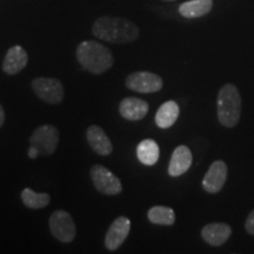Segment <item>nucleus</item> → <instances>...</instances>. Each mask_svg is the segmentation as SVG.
<instances>
[{
    "mask_svg": "<svg viewBox=\"0 0 254 254\" xmlns=\"http://www.w3.org/2000/svg\"><path fill=\"white\" fill-rule=\"evenodd\" d=\"M32 88L37 97L47 104L57 105L64 99V87L56 78H36L32 80Z\"/></svg>",
    "mask_w": 254,
    "mask_h": 254,
    "instance_id": "6e6552de",
    "label": "nucleus"
},
{
    "mask_svg": "<svg viewBox=\"0 0 254 254\" xmlns=\"http://www.w3.org/2000/svg\"><path fill=\"white\" fill-rule=\"evenodd\" d=\"M92 182L98 192L106 195H117L122 193L123 186L118 177L103 165H93L90 171Z\"/></svg>",
    "mask_w": 254,
    "mask_h": 254,
    "instance_id": "20e7f679",
    "label": "nucleus"
},
{
    "mask_svg": "<svg viewBox=\"0 0 254 254\" xmlns=\"http://www.w3.org/2000/svg\"><path fill=\"white\" fill-rule=\"evenodd\" d=\"M213 8V0H190L179 6V13L184 18L195 19L208 14Z\"/></svg>",
    "mask_w": 254,
    "mask_h": 254,
    "instance_id": "f3484780",
    "label": "nucleus"
},
{
    "mask_svg": "<svg viewBox=\"0 0 254 254\" xmlns=\"http://www.w3.org/2000/svg\"><path fill=\"white\" fill-rule=\"evenodd\" d=\"M232 236V227L225 222H211L201 230V238L209 246L224 245Z\"/></svg>",
    "mask_w": 254,
    "mask_h": 254,
    "instance_id": "9b49d317",
    "label": "nucleus"
},
{
    "mask_svg": "<svg viewBox=\"0 0 254 254\" xmlns=\"http://www.w3.org/2000/svg\"><path fill=\"white\" fill-rule=\"evenodd\" d=\"M147 218L152 224L161 226H172L176 222V213L167 206H153L148 209Z\"/></svg>",
    "mask_w": 254,
    "mask_h": 254,
    "instance_id": "6ab92c4d",
    "label": "nucleus"
},
{
    "mask_svg": "<svg viewBox=\"0 0 254 254\" xmlns=\"http://www.w3.org/2000/svg\"><path fill=\"white\" fill-rule=\"evenodd\" d=\"M245 230L251 236H254V209L247 215L245 221Z\"/></svg>",
    "mask_w": 254,
    "mask_h": 254,
    "instance_id": "412c9836",
    "label": "nucleus"
},
{
    "mask_svg": "<svg viewBox=\"0 0 254 254\" xmlns=\"http://www.w3.org/2000/svg\"><path fill=\"white\" fill-rule=\"evenodd\" d=\"M129 230H131V220L128 218H117L105 237V247L110 251L118 250L128 237Z\"/></svg>",
    "mask_w": 254,
    "mask_h": 254,
    "instance_id": "9d476101",
    "label": "nucleus"
},
{
    "mask_svg": "<svg viewBox=\"0 0 254 254\" xmlns=\"http://www.w3.org/2000/svg\"><path fill=\"white\" fill-rule=\"evenodd\" d=\"M147 101L135 97H128L122 100L119 105V113L124 119L129 122H138L144 119L148 112Z\"/></svg>",
    "mask_w": 254,
    "mask_h": 254,
    "instance_id": "ddd939ff",
    "label": "nucleus"
},
{
    "mask_svg": "<svg viewBox=\"0 0 254 254\" xmlns=\"http://www.w3.org/2000/svg\"><path fill=\"white\" fill-rule=\"evenodd\" d=\"M4 122H5V112H4V109H2V106L0 105V127L2 126Z\"/></svg>",
    "mask_w": 254,
    "mask_h": 254,
    "instance_id": "5701e85b",
    "label": "nucleus"
},
{
    "mask_svg": "<svg viewBox=\"0 0 254 254\" xmlns=\"http://www.w3.org/2000/svg\"><path fill=\"white\" fill-rule=\"evenodd\" d=\"M51 233L62 243H71L77 234V227L68 212L58 209L53 212L49 220Z\"/></svg>",
    "mask_w": 254,
    "mask_h": 254,
    "instance_id": "423d86ee",
    "label": "nucleus"
},
{
    "mask_svg": "<svg viewBox=\"0 0 254 254\" xmlns=\"http://www.w3.org/2000/svg\"><path fill=\"white\" fill-rule=\"evenodd\" d=\"M31 146H34L41 155H49L55 153L59 142V131L53 125L39 126L32 133L30 138Z\"/></svg>",
    "mask_w": 254,
    "mask_h": 254,
    "instance_id": "0eeeda50",
    "label": "nucleus"
},
{
    "mask_svg": "<svg viewBox=\"0 0 254 254\" xmlns=\"http://www.w3.org/2000/svg\"><path fill=\"white\" fill-rule=\"evenodd\" d=\"M28 62L27 52L23 47L15 45L11 47L6 53L4 62H2V71L9 75L18 74L26 67Z\"/></svg>",
    "mask_w": 254,
    "mask_h": 254,
    "instance_id": "2eb2a0df",
    "label": "nucleus"
},
{
    "mask_svg": "<svg viewBox=\"0 0 254 254\" xmlns=\"http://www.w3.org/2000/svg\"><path fill=\"white\" fill-rule=\"evenodd\" d=\"M193 155L187 146L180 145L173 151L168 164V174L171 177H180L185 174L192 166Z\"/></svg>",
    "mask_w": 254,
    "mask_h": 254,
    "instance_id": "f8f14e48",
    "label": "nucleus"
},
{
    "mask_svg": "<svg viewBox=\"0 0 254 254\" xmlns=\"http://www.w3.org/2000/svg\"><path fill=\"white\" fill-rule=\"evenodd\" d=\"M92 33L98 39L113 44H128L138 39L140 31L139 27L128 20L120 17L98 18L92 26Z\"/></svg>",
    "mask_w": 254,
    "mask_h": 254,
    "instance_id": "f257e3e1",
    "label": "nucleus"
},
{
    "mask_svg": "<svg viewBox=\"0 0 254 254\" xmlns=\"http://www.w3.org/2000/svg\"><path fill=\"white\" fill-rule=\"evenodd\" d=\"M86 139L88 145L99 155H110L113 151L112 142L100 126L91 125L87 128Z\"/></svg>",
    "mask_w": 254,
    "mask_h": 254,
    "instance_id": "4468645a",
    "label": "nucleus"
},
{
    "mask_svg": "<svg viewBox=\"0 0 254 254\" xmlns=\"http://www.w3.org/2000/svg\"><path fill=\"white\" fill-rule=\"evenodd\" d=\"M159 155H160V150H159V145L157 141L153 139H145L139 142L136 146V157L138 160L142 165L146 166H153L158 163Z\"/></svg>",
    "mask_w": 254,
    "mask_h": 254,
    "instance_id": "a211bd4d",
    "label": "nucleus"
},
{
    "mask_svg": "<svg viewBox=\"0 0 254 254\" xmlns=\"http://www.w3.org/2000/svg\"><path fill=\"white\" fill-rule=\"evenodd\" d=\"M241 100L240 92L233 84H225L219 90L217 98L218 120L226 128L236 127L241 118Z\"/></svg>",
    "mask_w": 254,
    "mask_h": 254,
    "instance_id": "7ed1b4c3",
    "label": "nucleus"
},
{
    "mask_svg": "<svg viewBox=\"0 0 254 254\" xmlns=\"http://www.w3.org/2000/svg\"><path fill=\"white\" fill-rule=\"evenodd\" d=\"M21 200L26 207L39 209L50 204L51 196L47 193H37L31 189H24L21 192Z\"/></svg>",
    "mask_w": 254,
    "mask_h": 254,
    "instance_id": "aec40b11",
    "label": "nucleus"
},
{
    "mask_svg": "<svg viewBox=\"0 0 254 254\" xmlns=\"http://www.w3.org/2000/svg\"><path fill=\"white\" fill-rule=\"evenodd\" d=\"M163 1H167V2H172V1H176V0H163Z\"/></svg>",
    "mask_w": 254,
    "mask_h": 254,
    "instance_id": "b1692460",
    "label": "nucleus"
},
{
    "mask_svg": "<svg viewBox=\"0 0 254 254\" xmlns=\"http://www.w3.org/2000/svg\"><path fill=\"white\" fill-rule=\"evenodd\" d=\"M126 87L138 93H155L164 86L163 78L148 71L133 72L126 78Z\"/></svg>",
    "mask_w": 254,
    "mask_h": 254,
    "instance_id": "39448f33",
    "label": "nucleus"
},
{
    "mask_svg": "<svg viewBox=\"0 0 254 254\" xmlns=\"http://www.w3.org/2000/svg\"><path fill=\"white\" fill-rule=\"evenodd\" d=\"M228 168L225 161L217 160L212 163L202 179V187L207 193L215 194L220 192L227 180Z\"/></svg>",
    "mask_w": 254,
    "mask_h": 254,
    "instance_id": "1a4fd4ad",
    "label": "nucleus"
},
{
    "mask_svg": "<svg viewBox=\"0 0 254 254\" xmlns=\"http://www.w3.org/2000/svg\"><path fill=\"white\" fill-rule=\"evenodd\" d=\"M27 154H28V157H30L31 159H36L40 153H39V151H38L37 148L34 147V146H31V147L28 148Z\"/></svg>",
    "mask_w": 254,
    "mask_h": 254,
    "instance_id": "4be33fe9",
    "label": "nucleus"
},
{
    "mask_svg": "<svg viewBox=\"0 0 254 254\" xmlns=\"http://www.w3.org/2000/svg\"><path fill=\"white\" fill-rule=\"evenodd\" d=\"M180 109L176 101L168 100L159 107L155 114V124L160 128H170L179 118Z\"/></svg>",
    "mask_w": 254,
    "mask_h": 254,
    "instance_id": "dca6fc26",
    "label": "nucleus"
},
{
    "mask_svg": "<svg viewBox=\"0 0 254 254\" xmlns=\"http://www.w3.org/2000/svg\"><path fill=\"white\" fill-rule=\"evenodd\" d=\"M75 55L82 67L93 74H103L109 71L114 62L110 49L93 40L79 44Z\"/></svg>",
    "mask_w": 254,
    "mask_h": 254,
    "instance_id": "f03ea898",
    "label": "nucleus"
}]
</instances>
